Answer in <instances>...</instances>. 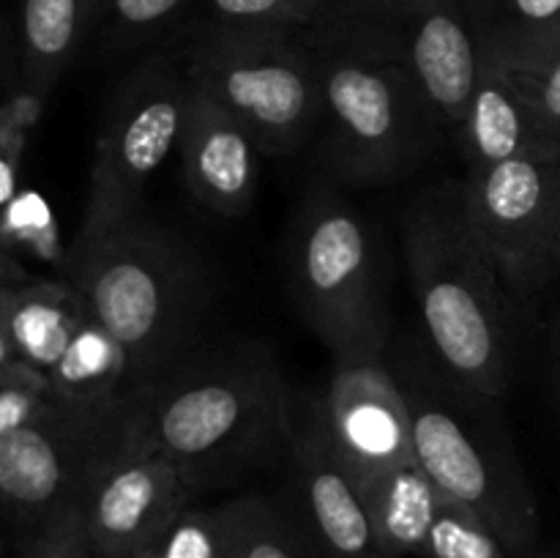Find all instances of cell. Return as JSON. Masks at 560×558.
Masks as SVG:
<instances>
[{"label":"cell","instance_id":"obj_17","mask_svg":"<svg viewBox=\"0 0 560 558\" xmlns=\"http://www.w3.org/2000/svg\"><path fill=\"white\" fill-rule=\"evenodd\" d=\"M454 142L468 170L523 156H560L541 131L517 77L490 55H481L468 115Z\"/></svg>","mask_w":560,"mask_h":558},{"label":"cell","instance_id":"obj_14","mask_svg":"<svg viewBox=\"0 0 560 558\" xmlns=\"http://www.w3.org/2000/svg\"><path fill=\"white\" fill-rule=\"evenodd\" d=\"M328 438L361 492L416 463L413 430L386 353L334 361L326 397L315 399Z\"/></svg>","mask_w":560,"mask_h":558},{"label":"cell","instance_id":"obj_7","mask_svg":"<svg viewBox=\"0 0 560 558\" xmlns=\"http://www.w3.org/2000/svg\"><path fill=\"white\" fill-rule=\"evenodd\" d=\"M290 288L334 361L383 353L388 339L375 241L331 186H312L290 228Z\"/></svg>","mask_w":560,"mask_h":558},{"label":"cell","instance_id":"obj_1","mask_svg":"<svg viewBox=\"0 0 560 558\" xmlns=\"http://www.w3.org/2000/svg\"><path fill=\"white\" fill-rule=\"evenodd\" d=\"M295 405L260 345L191 350L126 403L129 435L178 463L200 492L288 452Z\"/></svg>","mask_w":560,"mask_h":558},{"label":"cell","instance_id":"obj_10","mask_svg":"<svg viewBox=\"0 0 560 558\" xmlns=\"http://www.w3.org/2000/svg\"><path fill=\"white\" fill-rule=\"evenodd\" d=\"M124 414L88 410L60 397L36 425L0 435V496L11 528L25 542L80 503L96 465L124 432Z\"/></svg>","mask_w":560,"mask_h":558},{"label":"cell","instance_id":"obj_8","mask_svg":"<svg viewBox=\"0 0 560 558\" xmlns=\"http://www.w3.org/2000/svg\"><path fill=\"white\" fill-rule=\"evenodd\" d=\"M189 91L184 53L151 55L120 80L93 142L74 241L93 239L142 213L145 184L180 142Z\"/></svg>","mask_w":560,"mask_h":558},{"label":"cell","instance_id":"obj_30","mask_svg":"<svg viewBox=\"0 0 560 558\" xmlns=\"http://www.w3.org/2000/svg\"><path fill=\"white\" fill-rule=\"evenodd\" d=\"M530 558H560V553H550V556H541V553H536V556H530Z\"/></svg>","mask_w":560,"mask_h":558},{"label":"cell","instance_id":"obj_26","mask_svg":"<svg viewBox=\"0 0 560 558\" xmlns=\"http://www.w3.org/2000/svg\"><path fill=\"white\" fill-rule=\"evenodd\" d=\"M58 399L38 370L14 359L0 361V435L36 425Z\"/></svg>","mask_w":560,"mask_h":558},{"label":"cell","instance_id":"obj_15","mask_svg":"<svg viewBox=\"0 0 560 558\" xmlns=\"http://www.w3.org/2000/svg\"><path fill=\"white\" fill-rule=\"evenodd\" d=\"M288 454L304 520L301 528L320 558H392L364 492L328 438L317 403L295 405Z\"/></svg>","mask_w":560,"mask_h":558},{"label":"cell","instance_id":"obj_13","mask_svg":"<svg viewBox=\"0 0 560 558\" xmlns=\"http://www.w3.org/2000/svg\"><path fill=\"white\" fill-rule=\"evenodd\" d=\"M197 496L200 487L178 463L137 441L124 425L120 438L93 470L80 509L98 558H135Z\"/></svg>","mask_w":560,"mask_h":558},{"label":"cell","instance_id":"obj_24","mask_svg":"<svg viewBox=\"0 0 560 558\" xmlns=\"http://www.w3.org/2000/svg\"><path fill=\"white\" fill-rule=\"evenodd\" d=\"M424 558H512V553L474 509L443 496L427 536Z\"/></svg>","mask_w":560,"mask_h":558},{"label":"cell","instance_id":"obj_18","mask_svg":"<svg viewBox=\"0 0 560 558\" xmlns=\"http://www.w3.org/2000/svg\"><path fill=\"white\" fill-rule=\"evenodd\" d=\"M481 55L534 74L560 53V0H459Z\"/></svg>","mask_w":560,"mask_h":558},{"label":"cell","instance_id":"obj_28","mask_svg":"<svg viewBox=\"0 0 560 558\" xmlns=\"http://www.w3.org/2000/svg\"><path fill=\"white\" fill-rule=\"evenodd\" d=\"M512 74L517 77L520 88L528 96L545 137L560 153V53L534 74H517V71H512Z\"/></svg>","mask_w":560,"mask_h":558},{"label":"cell","instance_id":"obj_6","mask_svg":"<svg viewBox=\"0 0 560 558\" xmlns=\"http://www.w3.org/2000/svg\"><path fill=\"white\" fill-rule=\"evenodd\" d=\"M180 53L191 85L233 113L266 156L299 151L320 126V77L304 33L202 20Z\"/></svg>","mask_w":560,"mask_h":558},{"label":"cell","instance_id":"obj_22","mask_svg":"<svg viewBox=\"0 0 560 558\" xmlns=\"http://www.w3.org/2000/svg\"><path fill=\"white\" fill-rule=\"evenodd\" d=\"M195 5L197 0H98L93 31L104 47L129 49L178 25Z\"/></svg>","mask_w":560,"mask_h":558},{"label":"cell","instance_id":"obj_29","mask_svg":"<svg viewBox=\"0 0 560 558\" xmlns=\"http://www.w3.org/2000/svg\"><path fill=\"white\" fill-rule=\"evenodd\" d=\"M323 3H326L328 14H331V11H334V9H339V5H342V3H348V0H323Z\"/></svg>","mask_w":560,"mask_h":558},{"label":"cell","instance_id":"obj_19","mask_svg":"<svg viewBox=\"0 0 560 558\" xmlns=\"http://www.w3.org/2000/svg\"><path fill=\"white\" fill-rule=\"evenodd\" d=\"M96 11L98 0H20L11 38L22 74L42 91H52L93 33Z\"/></svg>","mask_w":560,"mask_h":558},{"label":"cell","instance_id":"obj_27","mask_svg":"<svg viewBox=\"0 0 560 558\" xmlns=\"http://www.w3.org/2000/svg\"><path fill=\"white\" fill-rule=\"evenodd\" d=\"M20 558H98L80 503L55 514L22 547Z\"/></svg>","mask_w":560,"mask_h":558},{"label":"cell","instance_id":"obj_16","mask_svg":"<svg viewBox=\"0 0 560 558\" xmlns=\"http://www.w3.org/2000/svg\"><path fill=\"white\" fill-rule=\"evenodd\" d=\"M178 153L191 197L208 211L219 217L249 211L260 178V146L233 113L195 85L186 104Z\"/></svg>","mask_w":560,"mask_h":558},{"label":"cell","instance_id":"obj_12","mask_svg":"<svg viewBox=\"0 0 560 558\" xmlns=\"http://www.w3.org/2000/svg\"><path fill=\"white\" fill-rule=\"evenodd\" d=\"M326 20L372 38L402 58L457 137L481 55L459 0H348Z\"/></svg>","mask_w":560,"mask_h":558},{"label":"cell","instance_id":"obj_20","mask_svg":"<svg viewBox=\"0 0 560 558\" xmlns=\"http://www.w3.org/2000/svg\"><path fill=\"white\" fill-rule=\"evenodd\" d=\"M364 498L388 556L424 558L427 536H430L443 492L432 485L419 460L383 476L372 490L364 492Z\"/></svg>","mask_w":560,"mask_h":558},{"label":"cell","instance_id":"obj_3","mask_svg":"<svg viewBox=\"0 0 560 558\" xmlns=\"http://www.w3.org/2000/svg\"><path fill=\"white\" fill-rule=\"evenodd\" d=\"M66 279L118 339L137 394L191 353L206 310V274L195 252L159 222H129L74 241Z\"/></svg>","mask_w":560,"mask_h":558},{"label":"cell","instance_id":"obj_9","mask_svg":"<svg viewBox=\"0 0 560 558\" xmlns=\"http://www.w3.org/2000/svg\"><path fill=\"white\" fill-rule=\"evenodd\" d=\"M0 345V361L33 367L80 408L115 414L135 392L124 348L69 279H5Z\"/></svg>","mask_w":560,"mask_h":558},{"label":"cell","instance_id":"obj_11","mask_svg":"<svg viewBox=\"0 0 560 558\" xmlns=\"http://www.w3.org/2000/svg\"><path fill=\"white\" fill-rule=\"evenodd\" d=\"M465 200L512 295L536 293L560 266V156L468 170Z\"/></svg>","mask_w":560,"mask_h":558},{"label":"cell","instance_id":"obj_21","mask_svg":"<svg viewBox=\"0 0 560 558\" xmlns=\"http://www.w3.org/2000/svg\"><path fill=\"white\" fill-rule=\"evenodd\" d=\"M230 558H320L304 528L260 496L222 503Z\"/></svg>","mask_w":560,"mask_h":558},{"label":"cell","instance_id":"obj_4","mask_svg":"<svg viewBox=\"0 0 560 558\" xmlns=\"http://www.w3.org/2000/svg\"><path fill=\"white\" fill-rule=\"evenodd\" d=\"M323 91V156L345 184L413 173L448 131L416 71L372 38L323 20L304 31Z\"/></svg>","mask_w":560,"mask_h":558},{"label":"cell","instance_id":"obj_2","mask_svg":"<svg viewBox=\"0 0 560 558\" xmlns=\"http://www.w3.org/2000/svg\"><path fill=\"white\" fill-rule=\"evenodd\" d=\"M402 246L432 359L465 392L503 399L514 370L512 293L470 222L465 184L443 181L416 197Z\"/></svg>","mask_w":560,"mask_h":558},{"label":"cell","instance_id":"obj_25","mask_svg":"<svg viewBox=\"0 0 560 558\" xmlns=\"http://www.w3.org/2000/svg\"><path fill=\"white\" fill-rule=\"evenodd\" d=\"M206 20L230 27L304 33L328 16L323 0H206Z\"/></svg>","mask_w":560,"mask_h":558},{"label":"cell","instance_id":"obj_5","mask_svg":"<svg viewBox=\"0 0 560 558\" xmlns=\"http://www.w3.org/2000/svg\"><path fill=\"white\" fill-rule=\"evenodd\" d=\"M413 430L416 460L432 485L474 509L512 558L536 556L539 512L501 419V399L459 388L432 353L405 348L388 361Z\"/></svg>","mask_w":560,"mask_h":558},{"label":"cell","instance_id":"obj_23","mask_svg":"<svg viewBox=\"0 0 560 558\" xmlns=\"http://www.w3.org/2000/svg\"><path fill=\"white\" fill-rule=\"evenodd\" d=\"M135 558H230V536L222 509L186 507L159 528Z\"/></svg>","mask_w":560,"mask_h":558}]
</instances>
